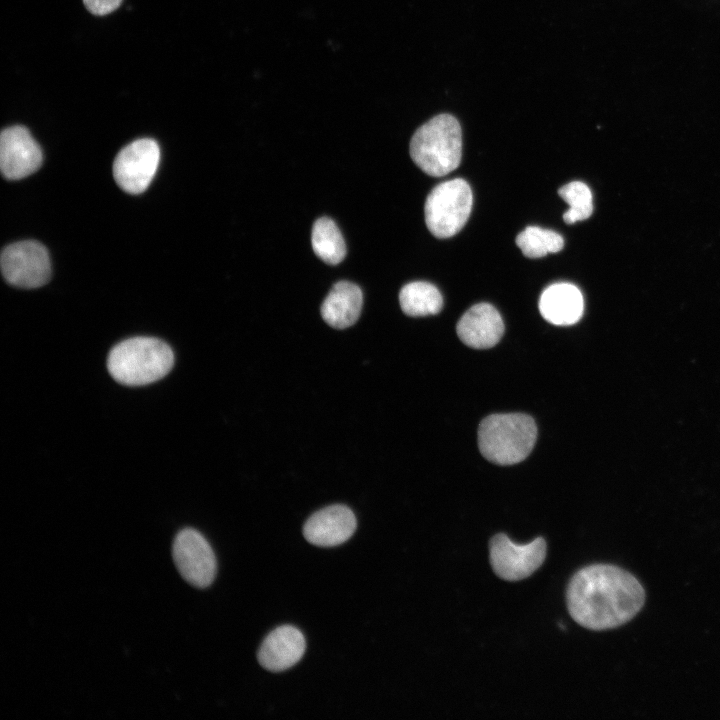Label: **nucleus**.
Instances as JSON below:
<instances>
[{
  "label": "nucleus",
  "instance_id": "10",
  "mask_svg": "<svg viewBox=\"0 0 720 720\" xmlns=\"http://www.w3.org/2000/svg\"><path fill=\"white\" fill-rule=\"evenodd\" d=\"M42 151L24 126L5 128L0 136V168L9 180H19L39 169Z\"/></svg>",
  "mask_w": 720,
  "mask_h": 720
},
{
  "label": "nucleus",
  "instance_id": "11",
  "mask_svg": "<svg viewBox=\"0 0 720 720\" xmlns=\"http://www.w3.org/2000/svg\"><path fill=\"white\" fill-rule=\"evenodd\" d=\"M357 521L345 505H331L312 514L303 526L305 539L319 547H334L354 534Z\"/></svg>",
  "mask_w": 720,
  "mask_h": 720
},
{
  "label": "nucleus",
  "instance_id": "17",
  "mask_svg": "<svg viewBox=\"0 0 720 720\" xmlns=\"http://www.w3.org/2000/svg\"><path fill=\"white\" fill-rule=\"evenodd\" d=\"M314 253L325 263L336 265L346 255L344 238L333 220L327 217L317 219L311 233Z\"/></svg>",
  "mask_w": 720,
  "mask_h": 720
},
{
  "label": "nucleus",
  "instance_id": "1",
  "mask_svg": "<svg viewBox=\"0 0 720 720\" xmlns=\"http://www.w3.org/2000/svg\"><path fill=\"white\" fill-rule=\"evenodd\" d=\"M645 590L628 571L611 564H592L570 579L568 611L579 625L595 631L630 621L645 603Z\"/></svg>",
  "mask_w": 720,
  "mask_h": 720
},
{
  "label": "nucleus",
  "instance_id": "13",
  "mask_svg": "<svg viewBox=\"0 0 720 720\" xmlns=\"http://www.w3.org/2000/svg\"><path fill=\"white\" fill-rule=\"evenodd\" d=\"M460 340L475 349L495 346L504 333L500 313L488 303H478L469 308L456 326Z\"/></svg>",
  "mask_w": 720,
  "mask_h": 720
},
{
  "label": "nucleus",
  "instance_id": "12",
  "mask_svg": "<svg viewBox=\"0 0 720 720\" xmlns=\"http://www.w3.org/2000/svg\"><path fill=\"white\" fill-rule=\"evenodd\" d=\"M305 648V638L299 629L291 625L279 626L262 642L258 661L268 671H284L301 660Z\"/></svg>",
  "mask_w": 720,
  "mask_h": 720
},
{
  "label": "nucleus",
  "instance_id": "15",
  "mask_svg": "<svg viewBox=\"0 0 720 720\" xmlns=\"http://www.w3.org/2000/svg\"><path fill=\"white\" fill-rule=\"evenodd\" d=\"M363 304L361 289L354 283L339 281L324 299L321 315L333 328L344 329L353 325L359 318Z\"/></svg>",
  "mask_w": 720,
  "mask_h": 720
},
{
  "label": "nucleus",
  "instance_id": "20",
  "mask_svg": "<svg viewBox=\"0 0 720 720\" xmlns=\"http://www.w3.org/2000/svg\"><path fill=\"white\" fill-rule=\"evenodd\" d=\"M83 2L92 14L106 15L118 8L122 0H83Z\"/></svg>",
  "mask_w": 720,
  "mask_h": 720
},
{
  "label": "nucleus",
  "instance_id": "4",
  "mask_svg": "<svg viewBox=\"0 0 720 720\" xmlns=\"http://www.w3.org/2000/svg\"><path fill=\"white\" fill-rule=\"evenodd\" d=\"M537 427L532 417L522 413L493 414L484 418L478 429V446L490 462L512 465L523 461L532 451Z\"/></svg>",
  "mask_w": 720,
  "mask_h": 720
},
{
  "label": "nucleus",
  "instance_id": "16",
  "mask_svg": "<svg viewBox=\"0 0 720 720\" xmlns=\"http://www.w3.org/2000/svg\"><path fill=\"white\" fill-rule=\"evenodd\" d=\"M402 311L411 317L437 314L443 306V298L436 286L416 281L404 285L399 293Z\"/></svg>",
  "mask_w": 720,
  "mask_h": 720
},
{
  "label": "nucleus",
  "instance_id": "3",
  "mask_svg": "<svg viewBox=\"0 0 720 720\" xmlns=\"http://www.w3.org/2000/svg\"><path fill=\"white\" fill-rule=\"evenodd\" d=\"M410 156L426 174L444 176L456 169L462 156V132L458 120L440 114L420 126L410 141Z\"/></svg>",
  "mask_w": 720,
  "mask_h": 720
},
{
  "label": "nucleus",
  "instance_id": "7",
  "mask_svg": "<svg viewBox=\"0 0 720 720\" xmlns=\"http://www.w3.org/2000/svg\"><path fill=\"white\" fill-rule=\"evenodd\" d=\"M172 556L181 576L192 586L206 588L217 572L214 551L206 538L193 528L180 530L174 538Z\"/></svg>",
  "mask_w": 720,
  "mask_h": 720
},
{
  "label": "nucleus",
  "instance_id": "6",
  "mask_svg": "<svg viewBox=\"0 0 720 720\" xmlns=\"http://www.w3.org/2000/svg\"><path fill=\"white\" fill-rule=\"evenodd\" d=\"M490 563L495 574L507 581H519L533 574L546 557V541L538 537L518 545L506 534L499 533L490 540Z\"/></svg>",
  "mask_w": 720,
  "mask_h": 720
},
{
  "label": "nucleus",
  "instance_id": "9",
  "mask_svg": "<svg viewBox=\"0 0 720 720\" xmlns=\"http://www.w3.org/2000/svg\"><path fill=\"white\" fill-rule=\"evenodd\" d=\"M160 149L150 138L133 141L116 156L113 174L118 186L130 194H140L150 185L159 165Z\"/></svg>",
  "mask_w": 720,
  "mask_h": 720
},
{
  "label": "nucleus",
  "instance_id": "8",
  "mask_svg": "<svg viewBox=\"0 0 720 720\" xmlns=\"http://www.w3.org/2000/svg\"><path fill=\"white\" fill-rule=\"evenodd\" d=\"M0 263L5 280L13 286L37 288L50 279L48 252L36 241H20L8 245L2 251Z\"/></svg>",
  "mask_w": 720,
  "mask_h": 720
},
{
  "label": "nucleus",
  "instance_id": "14",
  "mask_svg": "<svg viewBox=\"0 0 720 720\" xmlns=\"http://www.w3.org/2000/svg\"><path fill=\"white\" fill-rule=\"evenodd\" d=\"M539 310L542 317L551 324L573 325L583 315V295L573 284L566 282L552 284L542 292Z\"/></svg>",
  "mask_w": 720,
  "mask_h": 720
},
{
  "label": "nucleus",
  "instance_id": "5",
  "mask_svg": "<svg viewBox=\"0 0 720 720\" xmlns=\"http://www.w3.org/2000/svg\"><path fill=\"white\" fill-rule=\"evenodd\" d=\"M472 203V191L464 179L456 178L438 184L425 202L427 228L437 238L454 236L466 224Z\"/></svg>",
  "mask_w": 720,
  "mask_h": 720
},
{
  "label": "nucleus",
  "instance_id": "2",
  "mask_svg": "<svg viewBox=\"0 0 720 720\" xmlns=\"http://www.w3.org/2000/svg\"><path fill=\"white\" fill-rule=\"evenodd\" d=\"M174 365V354L164 341L132 337L109 352L107 368L112 378L127 386H142L166 376Z\"/></svg>",
  "mask_w": 720,
  "mask_h": 720
},
{
  "label": "nucleus",
  "instance_id": "19",
  "mask_svg": "<svg viewBox=\"0 0 720 720\" xmlns=\"http://www.w3.org/2000/svg\"><path fill=\"white\" fill-rule=\"evenodd\" d=\"M558 194L569 205V209L563 214L565 223L573 224L591 216L592 192L585 183L573 181L565 184L558 190Z\"/></svg>",
  "mask_w": 720,
  "mask_h": 720
},
{
  "label": "nucleus",
  "instance_id": "18",
  "mask_svg": "<svg viewBox=\"0 0 720 720\" xmlns=\"http://www.w3.org/2000/svg\"><path fill=\"white\" fill-rule=\"evenodd\" d=\"M516 244L527 258H540L559 252L564 246L563 237L555 231L528 226L516 237Z\"/></svg>",
  "mask_w": 720,
  "mask_h": 720
}]
</instances>
